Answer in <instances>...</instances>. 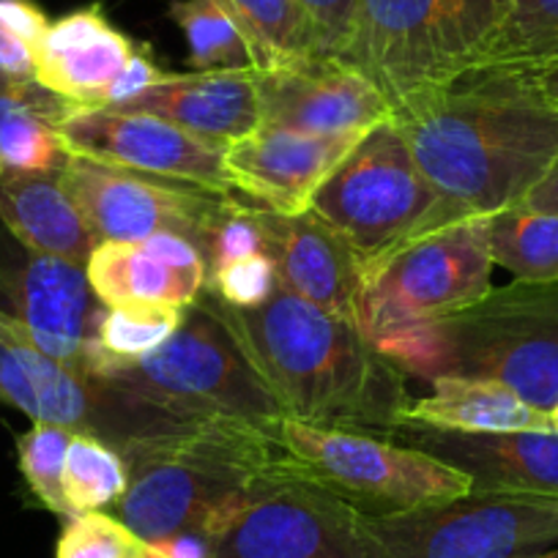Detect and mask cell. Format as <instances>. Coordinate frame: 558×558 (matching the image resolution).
I'll return each instance as SVG.
<instances>
[{
    "instance_id": "obj_44",
    "label": "cell",
    "mask_w": 558,
    "mask_h": 558,
    "mask_svg": "<svg viewBox=\"0 0 558 558\" xmlns=\"http://www.w3.org/2000/svg\"><path fill=\"white\" fill-rule=\"evenodd\" d=\"M134 558H157V556H154V553H151V547H143V550H140L137 553V556H134Z\"/></svg>"
},
{
    "instance_id": "obj_29",
    "label": "cell",
    "mask_w": 558,
    "mask_h": 558,
    "mask_svg": "<svg viewBox=\"0 0 558 558\" xmlns=\"http://www.w3.org/2000/svg\"><path fill=\"white\" fill-rule=\"evenodd\" d=\"M184 310L170 304H105L90 345L88 375L99 378L107 369L137 362L157 351L179 329Z\"/></svg>"
},
{
    "instance_id": "obj_45",
    "label": "cell",
    "mask_w": 558,
    "mask_h": 558,
    "mask_svg": "<svg viewBox=\"0 0 558 558\" xmlns=\"http://www.w3.org/2000/svg\"><path fill=\"white\" fill-rule=\"evenodd\" d=\"M539 558H558V545H556V547H553V550H547V553H545V556H539Z\"/></svg>"
},
{
    "instance_id": "obj_24",
    "label": "cell",
    "mask_w": 558,
    "mask_h": 558,
    "mask_svg": "<svg viewBox=\"0 0 558 558\" xmlns=\"http://www.w3.org/2000/svg\"><path fill=\"white\" fill-rule=\"evenodd\" d=\"M101 304L190 307L206 291V274L181 271L151 241H101L85 266Z\"/></svg>"
},
{
    "instance_id": "obj_11",
    "label": "cell",
    "mask_w": 558,
    "mask_h": 558,
    "mask_svg": "<svg viewBox=\"0 0 558 558\" xmlns=\"http://www.w3.org/2000/svg\"><path fill=\"white\" fill-rule=\"evenodd\" d=\"M0 400L41 425L88 433L121 452L129 441L186 418L101 384L94 375L47 356L23 326L0 310Z\"/></svg>"
},
{
    "instance_id": "obj_32",
    "label": "cell",
    "mask_w": 558,
    "mask_h": 558,
    "mask_svg": "<svg viewBox=\"0 0 558 558\" xmlns=\"http://www.w3.org/2000/svg\"><path fill=\"white\" fill-rule=\"evenodd\" d=\"M72 436L74 433L66 427L36 422L28 433L17 438L20 471H23L25 482L50 512L66 520L74 518L66 493H63V463H66V449Z\"/></svg>"
},
{
    "instance_id": "obj_4",
    "label": "cell",
    "mask_w": 558,
    "mask_h": 558,
    "mask_svg": "<svg viewBox=\"0 0 558 558\" xmlns=\"http://www.w3.org/2000/svg\"><path fill=\"white\" fill-rule=\"evenodd\" d=\"M405 375L490 380L539 411L558 405V279H512L480 302L378 342Z\"/></svg>"
},
{
    "instance_id": "obj_22",
    "label": "cell",
    "mask_w": 558,
    "mask_h": 558,
    "mask_svg": "<svg viewBox=\"0 0 558 558\" xmlns=\"http://www.w3.org/2000/svg\"><path fill=\"white\" fill-rule=\"evenodd\" d=\"M0 222L23 244L39 255L63 257L77 266H88L99 239L58 170H3L0 175Z\"/></svg>"
},
{
    "instance_id": "obj_25",
    "label": "cell",
    "mask_w": 558,
    "mask_h": 558,
    "mask_svg": "<svg viewBox=\"0 0 558 558\" xmlns=\"http://www.w3.org/2000/svg\"><path fill=\"white\" fill-rule=\"evenodd\" d=\"M77 110L36 77L0 72V159L7 170H58L66 151L58 123Z\"/></svg>"
},
{
    "instance_id": "obj_18",
    "label": "cell",
    "mask_w": 558,
    "mask_h": 558,
    "mask_svg": "<svg viewBox=\"0 0 558 558\" xmlns=\"http://www.w3.org/2000/svg\"><path fill=\"white\" fill-rule=\"evenodd\" d=\"M252 214L279 286L364 329V263L356 252L313 211L286 217L252 206Z\"/></svg>"
},
{
    "instance_id": "obj_5",
    "label": "cell",
    "mask_w": 558,
    "mask_h": 558,
    "mask_svg": "<svg viewBox=\"0 0 558 558\" xmlns=\"http://www.w3.org/2000/svg\"><path fill=\"white\" fill-rule=\"evenodd\" d=\"M509 0H356L345 56L395 110L474 66Z\"/></svg>"
},
{
    "instance_id": "obj_3",
    "label": "cell",
    "mask_w": 558,
    "mask_h": 558,
    "mask_svg": "<svg viewBox=\"0 0 558 558\" xmlns=\"http://www.w3.org/2000/svg\"><path fill=\"white\" fill-rule=\"evenodd\" d=\"M126 490L112 514L146 545L203 531L219 539L263 485L293 471L255 422L186 418L121 449Z\"/></svg>"
},
{
    "instance_id": "obj_38",
    "label": "cell",
    "mask_w": 558,
    "mask_h": 558,
    "mask_svg": "<svg viewBox=\"0 0 558 558\" xmlns=\"http://www.w3.org/2000/svg\"><path fill=\"white\" fill-rule=\"evenodd\" d=\"M0 25H7L12 34H17L34 50L45 31L50 28V20L31 0H0Z\"/></svg>"
},
{
    "instance_id": "obj_15",
    "label": "cell",
    "mask_w": 558,
    "mask_h": 558,
    "mask_svg": "<svg viewBox=\"0 0 558 558\" xmlns=\"http://www.w3.org/2000/svg\"><path fill=\"white\" fill-rule=\"evenodd\" d=\"M260 123L304 134H367L389 121L378 88L342 58L310 56L255 72Z\"/></svg>"
},
{
    "instance_id": "obj_34",
    "label": "cell",
    "mask_w": 558,
    "mask_h": 558,
    "mask_svg": "<svg viewBox=\"0 0 558 558\" xmlns=\"http://www.w3.org/2000/svg\"><path fill=\"white\" fill-rule=\"evenodd\" d=\"M260 252H266V241H263L260 228H257L252 206L239 203L230 195L228 201H225L219 217L214 219L206 241H203L206 279L208 274H214L217 268L235 260H244V257L250 255H260Z\"/></svg>"
},
{
    "instance_id": "obj_10",
    "label": "cell",
    "mask_w": 558,
    "mask_h": 558,
    "mask_svg": "<svg viewBox=\"0 0 558 558\" xmlns=\"http://www.w3.org/2000/svg\"><path fill=\"white\" fill-rule=\"evenodd\" d=\"M367 558H539L558 545V496L469 493L362 518Z\"/></svg>"
},
{
    "instance_id": "obj_31",
    "label": "cell",
    "mask_w": 558,
    "mask_h": 558,
    "mask_svg": "<svg viewBox=\"0 0 558 558\" xmlns=\"http://www.w3.org/2000/svg\"><path fill=\"white\" fill-rule=\"evenodd\" d=\"M170 17L184 31L195 72L250 69L252 58L233 20L214 0H173Z\"/></svg>"
},
{
    "instance_id": "obj_41",
    "label": "cell",
    "mask_w": 558,
    "mask_h": 558,
    "mask_svg": "<svg viewBox=\"0 0 558 558\" xmlns=\"http://www.w3.org/2000/svg\"><path fill=\"white\" fill-rule=\"evenodd\" d=\"M520 206L534 208V211L558 214V159L553 162V168L547 170L545 179L525 195V201L520 203Z\"/></svg>"
},
{
    "instance_id": "obj_26",
    "label": "cell",
    "mask_w": 558,
    "mask_h": 558,
    "mask_svg": "<svg viewBox=\"0 0 558 558\" xmlns=\"http://www.w3.org/2000/svg\"><path fill=\"white\" fill-rule=\"evenodd\" d=\"M239 28L252 69L286 66L315 56L313 28L299 0H214Z\"/></svg>"
},
{
    "instance_id": "obj_20",
    "label": "cell",
    "mask_w": 558,
    "mask_h": 558,
    "mask_svg": "<svg viewBox=\"0 0 558 558\" xmlns=\"http://www.w3.org/2000/svg\"><path fill=\"white\" fill-rule=\"evenodd\" d=\"M137 45L112 28L101 7L80 9L50 23L34 47V77L77 107H101Z\"/></svg>"
},
{
    "instance_id": "obj_30",
    "label": "cell",
    "mask_w": 558,
    "mask_h": 558,
    "mask_svg": "<svg viewBox=\"0 0 558 558\" xmlns=\"http://www.w3.org/2000/svg\"><path fill=\"white\" fill-rule=\"evenodd\" d=\"M126 480V463L116 447L88 433H74L63 463V493L74 518L116 507Z\"/></svg>"
},
{
    "instance_id": "obj_8",
    "label": "cell",
    "mask_w": 558,
    "mask_h": 558,
    "mask_svg": "<svg viewBox=\"0 0 558 558\" xmlns=\"http://www.w3.org/2000/svg\"><path fill=\"white\" fill-rule=\"evenodd\" d=\"M101 384L140 397L175 418L230 416L266 425L279 416L222 320L201 302L184 310L179 329L137 362L99 375Z\"/></svg>"
},
{
    "instance_id": "obj_21",
    "label": "cell",
    "mask_w": 558,
    "mask_h": 558,
    "mask_svg": "<svg viewBox=\"0 0 558 558\" xmlns=\"http://www.w3.org/2000/svg\"><path fill=\"white\" fill-rule=\"evenodd\" d=\"M118 112H146L165 118L192 134L228 148L233 140L260 126L255 69L165 74L162 83L118 107Z\"/></svg>"
},
{
    "instance_id": "obj_1",
    "label": "cell",
    "mask_w": 558,
    "mask_h": 558,
    "mask_svg": "<svg viewBox=\"0 0 558 558\" xmlns=\"http://www.w3.org/2000/svg\"><path fill=\"white\" fill-rule=\"evenodd\" d=\"M411 157L452 208L520 206L558 159V107L529 69L476 66L391 110Z\"/></svg>"
},
{
    "instance_id": "obj_35",
    "label": "cell",
    "mask_w": 558,
    "mask_h": 558,
    "mask_svg": "<svg viewBox=\"0 0 558 558\" xmlns=\"http://www.w3.org/2000/svg\"><path fill=\"white\" fill-rule=\"evenodd\" d=\"M277 286V266L268 257V252H260V255L228 263V266L208 274L203 293H211L214 299L230 304V307H257L271 296Z\"/></svg>"
},
{
    "instance_id": "obj_36",
    "label": "cell",
    "mask_w": 558,
    "mask_h": 558,
    "mask_svg": "<svg viewBox=\"0 0 558 558\" xmlns=\"http://www.w3.org/2000/svg\"><path fill=\"white\" fill-rule=\"evenodd\" d=\"M313 28L315 56L342 58L351 39L356 0H299Z\"/></svg>"
},
{
    "instance_id": "obj_6",
    "label": "cell",
    "mask_w": 558,
    "mask_h": 558,
    "mask_svg": "<svg viewBox=\"0 0 558 558\" xmlns=\"http://www.w3.org/2000/svg\"><path fill=\"white\" fill-rule=\"evenodd\" d=\"M263 430L291 458L293 474L356 509L389 518L469 496L463 471L380 433L342 430L277 416Z\"/></svg>"
},
{
    "instance_id": "obj_14",
    "label": "cell",
    "mask_w": 558,
    "mask_h": 558,
    "mask_svg": "<svg viewBox=\"0 0 558 558\" xmlns=\"http://www.w3.org/2000/svg\"><path fill=\"white\" fill-rule=\"evenodd\" d=\"M58 137L72 157L179 181L222 197L233 195L225 173V146L165 118L77 107L58 123Z\"/></svg>"
},
{
    "instance_id": "obj_28",
    "label": "cell",
    "mask_w": 558,
    "mask_h": 558,
    "mask_svg": "<svg viewBox=\"0 0 558 558\" xmlns=\"http://www.w3.org/2000/svg\"><path fill=\"white\" fill-rule=\"evenodd\" d=\"M493 263L514 279H558V214L514 206L487 217Z\"/></svg>"
},
{
    "instance_id": "obj_16",
    "label": "cell",
    "mask_w": 558,
    "mask_h": 558,
    "mask_svg": "<svg viewBox=\"0 0 558 558\" xmlns=\"http://www.w3.org/2000/svg\"><path fill=\"white\" fill-rule=\"evenodd\" d=\"M12 315L39 351L88 373L96 324L105 310L90 288L85 266L63 257L25 250L17 263L0 274Z\"/></svg>"
},
{
    "instance_id": "obj_17",
    "label": "cell",
    "mask_w": 558,
    "mask_h": 558,
    "mask_svg": "<svg viewBox=\"0 0 558 558\" xmlns=\"http://www.w3.org/2000/svg\"><path fill=\"white\" fill-rule=\"evenodd\" d=\"M364 134H304L260 123L225 148V173L233 192H244L274 214H304L315 192L356 148Z\"/></svg>"
},
{
    "instance_id": "obj_27",
    "label": "cell",
    "mask_w": 558,
    "mask_h": 558,
    "mask_svg": "<svg viewBox=\"0 0 558 558\" xmlns=\"http://www.w3.org/2000/svg\"><path fill=\"white\" fill-rule=\"evenodd\" d=\"M558 63V0H509L474 66L545 69Z\"/></svg>"
},
{
    "instance_id": "obj_12",
    "label": "cell",
    "mask_w": 558,
    "mask_h": 558,
    "mask_svg": "<svg viewBox=\"0 0 558 558\" xmlns=\"http://www.w3.org/2000/svg\"><path fill=\"white\" fill-rule=\"evenodd\" d=\"M61 181L99 244L173 233L190 239L203 252V241L230 197L72 154H66Z\"/></svg>"
},
{
    "instance_id": "obj_43",
    "label": "cell",
    "mask_w": 558,
    "mask_h": 558,
    "mask_svg": "<svg viewBox=\"0 0 558 558\" xmlns=\"http://www.w3.org/2000/svg\"><path fill=\"white\" fill-rule=\"evenodd\" d=\"M547 418H550V433L558 436V405H553L550 411H547Z\"/></svg>"
},
{
    "instance_id": "obj_46",
    "label": "cell",
    "mask_w": 558,
    "mask_h": 558,
    "mask_svg": "<svg viewBox=\"0 0 558 558\" xmlns=\"http://www.w3.org/2000/svg\"><path fill=\"white\" fill-rule=\"evenodd\" d=\"M3 170H7V165H3V159H0V175H3Z\"/></svg>"
},
{
    "instance_id": "obj_2",
    "label": "cell",
    "mask_w": 558,
    "mask_h": 558,
    "mask_svg": "<svg viewBox=\"0 0 558 558\" xmlns=\"http://www.w3.org/2000/svg\"><path fill=\"white\" fill-rule=\"evenodd\" d=\"M197 302L222 320L279 416L380 436L405 422V369L362 326L324 313L282 286L257 307H230L211 293H201Z\"/></svg>"
},
{
    "instance_id": "obj_47",
    "label": "cell",
    "mask_w": 558,
    "mask_h": 558,
    "mask_svg": "<svg viewBox=\"0 0 558 558\" xmlns=\"http://www.w3.org/2000/svg\"><path fill=\"white\" fill-rule=\"evenodd\" d=\"M154 553V550H151ZM154 556H157V553H154ZM157 558H162V556H157Z\"/></svg>"
},
{
    "instance_id": "obj_7",
    "label": "cell",
    "mask_w": 558,
    "mask_h": 558,
    "mask_svg": "<svg viewBox=\"0 0 558 558\" xmlns=\"http://www.w3.org/2000/svg\"><path fill=\"white\" fill-rule=\"evenodd\" d=\"M310 211L356 252L364 271L413 235L469 217L433 190L391 118L359 140L315 192Z\"/></svg>"
},
{
    "instance_id": "obj_23",
    "label": "cell",
    "mask_w": 558,
    "mask_h": 558,
    "mask_svg": "<svg viewBox=\"0 0 558 558\" xmlns=\"http://www.w3.org/2000/svg\"><path fill=\"white\" fill-rule=\"evenodd\" d=\"M402 425L452 433H550L545 411L490 380L436 378L427 397L408 402Z\"/></svg>"
},
{
    "instance_id": "obj_13",
    "label": "cell",
    "mask_w": 558,
    "mask_h": 558,
    "mask_svg": "<svg viewBox=\"0 0 558 558\" xmlns=\"http://www.w3.org/2000/svg\"><path fill=\"white\" fill-rule=\"evenodd\" d=\"M214 558H367L362 514L288 471L252 496Z\"/></svg>"
},
{
    "instance_id": "obj_40",
    "label": "cell",
    "mask_w": 558,
    "mask_h": 558,
    "mask_svg": "<svg viewBox=\"0 0 558 558\" xmlns=\"http://www.w3.org/2000/svg\"><path fill=\"white\" fill-rule=\"evenodd\" d=\"M0 72L14 74V77H34V50L7 25H0Z\"/></svg>"
},
{
    "instance_id": "obj_33",
    "label": "cell",
    "mask_w": 558,
    "mask_h": 558,
    "mask_svg": "<svg viewBox=\"0 0 558 558\" xmlns=\"http://www.w3.org/2000/svg\"><path fill=\"white\" fill-rule=\"evenodd\" d=\"M143 547L116 514L85 512L66 520L56 558H134Z\"/></svg>"
},
{
    "instance_id": "obj_9",
    "label": "cell",
    "mask_w": 558,
    "mask_h": 558,
    "mask_svg": "<svg viewBox=\"0 0 558 558\" xmlns=\"http://www.w3.org/2000/svg\"><path fill=\"white\" fill-rule=\"evenodd\" d=\"M487 217H458L413 235L364 271V331L378 345L416 324L480 302L493 288Z\"/></svg>"
},
{
    "instance_id": "obj_39",
    "label": "cell",
    "mask_w": 558,
    "mask_h": 558,
    "mask_svg": "<svg viewBox=\"0 0 558 558\" xmlns=\"http://www.w3.org/2000/svg\"><path fill=\"white\" fill-rule=\"evenodd\" d=\"M148 547L162 558H214L217 539L203 534V531H184V534L168 536V539Z\"/></svg>"
},
{
    "instance_id": "obj_19",
    "label": "cell",
    "mask_w": 558,
    "mask_h": 558,
    "mask_svg": "<svg viewBox=\"0 0 558 558\" xmlns=\"http://www.w3.org/2000/svg\"><path fill=\"white\" fill-rule=\"evenodd\" d=\"M389 438L463 471L471 493L558 496L556 433H452L402 425Z\"/></svg>"
},
{
    "instance_id": "obj_37",
    "label": "cell",
    "mask_w": 558,
    "mask_h": 558,
    "mask_svg": "<svg viewBox=\"0 0 558 558\" xmlns=\"http://www.w3.org/2000/svg\"><path fill=\"white\" fill-rule=\"evenodd\" d=\"M165 74L168 72H162V69L157 66V61L151 58V47L137 45V52H134L132 61H129V66L121 72V77L110 85V90L105 94L101 107H118V105H123V101L134 99V96H140L143 90H148V88H154L157 83H162Z\"/></svg>"
},
{
    "instance_id": "obj_42",
    "label": "cell",
    "mask_w": 558,
    "mask_h": 558,
    "mask_svg": "<svg viewBox=\"0 0 558 558\" xmlns=\"http://www.w3.org/2000/svg\"><path fill=\"white\" fill-rule=\"evenodd\" d=\"M531 74H534V80H536V85H539L542 94H545L547 99L558 107V63H553V66H545V69H534Z\"/></svg>"
}]
</instances>
